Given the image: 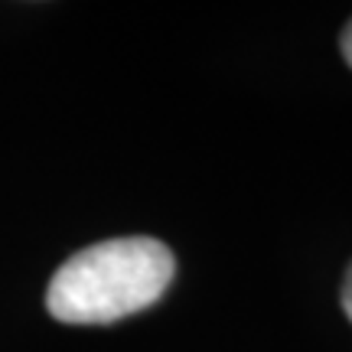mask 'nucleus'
Wrapping results in <instances>:
<instances>
[{"mask_svg": "<svg viewBox=\"0 0 352 352\" xmlns=\"http://www.w3.org/2000/svg\"><path fill=\"white\" fill-rule=\"evenodd\" d=\"M173 271V254L157 239L98 241L56 271L46 307L59 323L72 327L114 323L160 300Z\"/></svg>", "mask_w": 352, "mask_h": 352, "instance_id": "1", "label": "nucleus"}, {"mask_svg": "<svg viewBox=\"0 0 352 352\" xmlns=\"http://www.w3.org/2000/svg\"><path fill=\"white\" fill-rule=\"evenodd\" d=\"M342 310L352 320V264H349V271H346V284H342Z\"/></svg>", "mask_w": 352, "mask_h": 352, "instance_id": "2", "label": "nucleus"}, {"mask_svg": "<svg viewBox=\"0 0 352 352\" xmlns=\"http://www.w3.org/2000/svg\"><path fill=\"white\" fill-rule=\"evenodd\" d=\"M342 56H346V63L352 65V20H349V26H346V30H342Z\"/></svg>", "mask_w": 352, "mask_h": 352, "instance_id": "3", "label": "nucleus"}]
</instances>
